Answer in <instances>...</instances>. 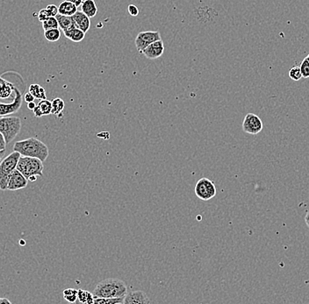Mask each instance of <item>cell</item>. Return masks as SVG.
Instances as JSON below:
<instances>
[{
  "instance_id": "6da1fadb",
  "label": "cell",
  "mask_w": 309,
  "mask_h": 304,
  "mask_svg": "<svg viewBox=\"0 0 309 304\" xmlns=\"http://www.w3.org/2000/svg\"><path fill=\"white\" fill-rule=\"evenodd\" d=\"M14 151L19 152L22 156L38 158L43 162L50 154L47 145L35 137L17 141L14 145Z\"/></svg>"
},
{
  "instance_id": "7a4b0ae2",
  "label": "cell",
  "mask_w": 309,
  "mask_h": 304,
  "mask_svg": "<svg viewBox=\"0 0 309 304\" xmlns=\"http://www.w3.org/2000/svg\"><path fill=\"white\" fill-rule=\"evenodd\" d=\"M127 294V287L125 282L116 278H109L99 282L93 291V295L104 298L125 297Z\"/></svg>"
},
{
  "instance_id": "3957f363",
  "label": "cell",
  "mask_w": 309,
  "mask_h": 304,
  "mask_svg": "<svg viewBox=\"0 0 309 304\" xmlns=\"http://www.w3.org/2000/svg\"><path fill=\"white\" fill-rule=\"evenodd\" d=\"M17 169L23 174L28 181L35 182L38 176L43 177V161L34 157L21 156L17 164Z\"/></svg>"
},
{
  "instance_id": "277c9868",
  "label": "cell",
  "mask_w": 309,
  "mask_h": 304,
  "mask_svg": "<svg viewBox=\"0 0 309 304\" xmlns=\"http://www.w3.org/2000/svg\"><path fill=\"white\" fill-rule=\"evenodd\" d=\"M20 156L21 155L19 152L14 151L0 161V190H6L10 175L17 169V164Z\"/></svg>"
},
{
  "instance_id": "5b68a950",
  "label": "cell",
  "mask_w": 309,
  "mask_h": 304,
  "mask_svg": "<svg viewBox=\"0 0 309 304\" xmlns=\"http://www.w3.org/2000/svg\"><path fill=\"white\" fill-rule=\"evenodd\" d=\"M21 130V119L18 117H0V133L4 135L6 144L14 140Z\"/></svg>"
},
{
  "instance_id": "8992f818",
  "label": "cell",
  "mask_w": 309,
  "mask_h": 304,
  "mask_svg": "<svg viewBox=\"0 0 309 304\" xmlns=\"http://www.w3.org/2000/svg\"><path fill=\"white\" fill-rule=\"evenodd\" d=\"M194 192L200 199L203 201H208L216 196V187L213 181L208 178H201L198 181L194 188Z\"/></svg>"
},
{
  "instance_id": "52a82bcc",
  "label": "cell",
  "mask_w": 309,
  "mask_h": 304,
  "mask_svg": "<svg viewBox=\"0 0 309 304\" xmlns=\"http://www.w3.org/2000/svg\"><path fill=\"white\" fill-rule=\"evenodd\" d=\"M161 40V34L158 31H144L139 33L135 38V44L139 53H143L148 46L157 40Z\"/></svg>"
},
{
  "instance_id": "ba28073f",
  "label": "cell",
  "mask_w": 309,
  "mask_h": 304,
  "mask_svg": "<svg viewBox=\"0 0 309 304\" xmlns=\"http://www.w3.org/2000/svg\"><path fill=\"white\" fill-rule=\"evenodd\" d=\"M242 130L249 135H258L263 130V122L257 115L248 113L242 122Z\"/></svg>"
},
{
  "instance_id": "9c48e42d",
  "label": "cell",
  "mask_w": 309,
  "mask_h": 304,
  "mask_svg": "<svg viewBox=\"0 0 309 304\" xmlns=\"http://www.w3.org/2000/svg\"><path fill=\"white\" fill-rule=\"evenodd\" d=\"M14 92H15V96L12 103H0V117L12 115L18 112V110L21 107L23 102L22 93L16 87H15Z\"/></svg>"
},
{
  "instance_id": "30bf717a",
  "label": "cell",
  "mask_w": 309,
  "mask_h": 304,
  "mask_svg": "<svg viewBox=\"0 0 309 304\" xmlns=\"http://www.w3.org/2000/svg\"><path fill=\"white\" fill-rule=\"evenodd\" d=\"M28 180L21 174L17 169L14 170L10 175L9 179L7 182V188L6 190L10 191H16L18 189L27 188Z\"/></svg>"
},
{
  "instance_id": "8fae6325",
  "label": "cell",
  "mask_w": 309,
  "mask_h": 304,
  "mask_svg": "<svg viewBox=\"0 0 309 304\" xmlns=\"http://www.w3.org/2000/svg\"><path fill=\"white\" fill-rule=\"evenodd\" d=\"M164 53V43L161 39L148 46L143 51L142 54H144L149 60H156L161 57Z\"/></svg>"
},
{
  "instance_id": "7c38bea8",
  "label": "cell",
  "mask_w": 309,
  "mask_h": 304,
  "mask_svg": "<svg viewBox=\"0 0 309 304\" xmlns=\"http://www.w3.org/2000/svg\"><path fill=\"white\" fill-rule=\"evenodd\" d=\"M124 304H150L147 294L142 290L131 291L124 297Z\"/></svg>"
},
{
  "instance_id": "4fadbf2b",
  "label": "cell",
  "mask_w": 309,
  "mask_h": 304,
  "mask_svg": "<svg viewBox=\"0 0 309 304\" xmlns=\"http://www.w3.org/2000/svg\"><path fill=\"white\" fill-rule=\"evenodd\" d=\"M72 18L74 19L76 27L85 33L89 31L91 27V18L84 14L82 11H77L76 14L72 16Z\"/></svg>"
},
{
  "instance_id": "5bb4252c",
  "label": "cell",
  "mask_w": 309,
  "mask_h": 304,
  "mask_svg": "<svg viewBox=\"0 0 309 304\" xmlns=\"http://www.w3.org/2000/svg\"><path fill=\"white\" fill-rule=\"evenodd\" d=\"M64 35L69 40H72L73 42H80L85 39V33L82 31L76 26L69 28L68 30L63 31Z\"/></svg>"
},
{
  "instance_id": "9a60e30c",
  "label": "cell",
  "mask_w": 309,
  "mask_h": 304,
  "mask_svg": "<svg viewBox=\"0 0 309 304\" xmlns=\"http://www.w3.org/2000/svg\"><path fill=\"white\" fill-rule=\"evenodd\" d=\"M15 85L7 81H3L0 83V99H8L14 97Z\"/></svg>"
},
{
  "instance_id": "2e32d148",
  "label": "cell",
  "mask_w": 309,
  "mask_h": 304,
  "mask_svg": "<svg viewBox=\"0 0 309 304\" xmlns=\"http://www.w3.org/2000/svg\"><path fill=\"white\" fill-rule=\"evenodd\" d=\"M81 11L91 18L98 14V7L94 0H85L81 5Z\"/></svg>"
},
{
  "instance_id": "e0dca14e",
  "label": "cell",
  "mask_w": 309,
  "mask_h": 304,
  "mask_svg": "<svg viewBox=\"0 0 309 304\" xmlns=\"http://www.w3.org/2000/svg\"><path fill=\"white\" fill-rule=\"evenodd\" d=\"M55 18L58 21L59 28L62 31H65V30H68L69 28L76 26L72 16H65L63 14H58L55 16Z\"/></svg>"
},
{
  "instance_id": "ac0fdd59",
  "label": "cell",
  "mask_w": 309,
  "mask_h": 304,
  "mask_svg": "<svg viewBox=\"0 0 309 304\" xmlns=\"http://www.w3.org/2000/svg\"><path fill=\"white\" fill-rule=\"evenodd\" d=\"M77 12V7L74 4L64 0L58 6V13L65 16H73Z\"/></svg>"
},
{
  "instance_id": "d6986e66",
  "label": "cell",
  "mask_w": 309,
  "mask_h": 304,
  "mask_svg": "<svg viewBox=\"0 0 309 304\" xmlns=\"http://www.w3.org/2000/svg\"><path fill=\"white\" fill-rule=\"evenodd\" d=\"M29 92L35 96L36 99L43 100L47 99L46 96V90L43 87H41L39 84H31L29 86Z\"/></svg>"
},
{
  "instance_id": "ffe728a7",
  "label": "cell",
  "mask_w": 309,
  "mask_h": 304,
  "mask_svg": "<svg viewBox=\"0 0 309 304\" xmlns=\"http://www.w3.org/2000/svg\"><path fill=\"white\" fill-rule=\"evenodd\" d=\"M51 102H52V114L58 117L62 116V113L65 107V103L63 99L56 98L53 99Z\"/></svg>"
},
{
  "instance_id": "44dd1931",
  "label": "cell",
  "mask_w": 309,
  "mask_h": 304,
  "mask_svg": "<svg viewBox=\"0 0 309 304\" xmlns=\"http://www.w3.org/2000/svg\"><path fill=\"white\" fill-rule=\"evenodd\" d=\"M44 37L47 40L50 42H55L60 40L61 38V29L60 28H54L44 31Z\"/></svg>"
},
{
  "instance_id": "7402d4cb",
  "label": "cell",
  "mask_w": 309,
  "mask_h": 304,
  "mask_svg": "<svg viewBox=\"0 0 309 304\" xmlns=\"http://www.w3.org/2000/svg\"><path fill=\"white\" fill-rule=\"evenodd\" d=\"M37 106L40 109L43 116H48L52 114V102L49 101L48 99L40 100L39 103L37 104Z\"/></svg>"
},
{
  "instance_id": "603a6c76",
  "label": "cell",
  "mask_w": 309,
  "mask_h": 304,
  "mask_svg": "<svg viewBox=\"0 0 309 304\" xmlns=\"http://www.w3.org/2000/svg\"><path fill=\"white\" fill-rule=\"evenodd\" d=\"M123 302H124V297L104 298V297H98L95 295L94 304H122Z\"/></svg>"
},
{
  "instance_id": "cb8c5ba5",
  "label": "cell",
  "mask_w": 309,
  "mask_h": 304,
  "mask_svg": "<svg viewBox=\"0 0 309 304\" xmlns=\"http://www.w3.org/2000/svg\"><path fill=\"white\" fill-rule=\"evenodd\" d=\"M77 289L75 288H67L63 290V298L70 304L76 303L77 300Z\"/></svg>"
},
{
  "instance_id": "d4e9b609",
  "label": "cell",
  "mask_w": 309,
  "mask_h": 304,
  "mask_svg": "<svg viewBox=\"0 0 309 304\" xmlns=\"http://www.w3.org/2000/svg\"><path fill=\"white\" fill-rule=\"evenodd\" d=\"M41 23H42V28L44 31L54 29V28H59L58 21L55 17H50Z\"/></svg>"
},
{
  "instance_id": "484cf974",
  "label": "cell",
  "mask_w": 309,
  "mask_h": 304,
  "mask_svg": "<svg viewBox=\"0 0 309 304\" xmlns=\"http://www.w3.org/2000/svg\"><path fill=\"white\" fill-rule=\"evenodd\" d=\"M288 76L291 78V80L295 81V82L301 80V78H303L300 66H293V67L291 68V69L288 72Z\"/></svg>"
},
{
  "instance_id": "4316f807",
  "label": "cell",
  "mask_w": 309,
  "mask_h": 304,
  "mask_svg": "<svg viewBox=\"0 0 309 304\" xmlns=\"http://www.w3.org/2000/svg\"><path fill=\"white\" fill-rule=\"evenodd\" d=\"M300 70L303 78H309V60L308 57L302 61L300 65Z\"/></svg>"
},
{
  "instance_id": "83f0119b",
  "label": "cell",
  "mask_w": 309,
  "mask_h": 304,
  "mask_svg": "<svg viewBox=\"0 0 309 304\" xmlns=\"http://www.w3.org/2000/svg\"><path fill=\"white\" fill-rule=\"evenodd\" d=\"M88 294H89L88 291L78 289V291H77V299L80 302L81 304H86L87 303Z\"/></svg>"
},
{
  "instance_id": "f1b7e54d",
  "label": "cell",
  "mask_w": 309,
  "mask_h": 304,
  "mask_svg": "<svg viewBox=\"0 0 309 304\" xmlns=\"http://www.w3.org/2000/svg\"><path fill=\"white\" fill-rule=\"evenodd\" d=\"M37 17H38V19H39V21L40 22H43L44 20H46L47 18H50V14H49V12H48V10L46 9H41L40 12L38 13V15H37Z\"/></svg>"
},
{
  "instance_id": "f546056e",
  "label": "cell",
  "mask_w": 309,
  "mask_h": 304,
  "mask_svg": "<svg viewBox=\"0 0 309 304\" xmlns=\"http://www.w3.org/2000/svg\"><path fill=\"white\" fill-rule=\"evenodd\" d=\"M46 9L48 10L50 17H55L58 13V7L55 5H49Z\"/></svg>"
},
{
  "instance_id": "4dcf8cb0",
  "label": "cell",
  "mask_w": 309,
  "mask_h": 304,
  "mask_svg": "<svg viewBox=\"0 0 309 304\" xmlns=\"http://www.w3.org/2000/svg\"><path fill=\"white\" fill-rule=\"evenodd\" d=\"M127 11H128V14H129L131 16H133V17H136V16H138V14H139L140 13L138 7H137V6H135V5H128V7H127Z\"/></svg>"
},
{
  "instance_id": "1f68e13d",
  "label": "cell",
  "mask_w": 309,
  "mask_h": 304,
  "mask_svg": "<svg viewBox=\"0 0 309 304\" xmlns=\"http://www.w3.org/2000/svg\"><path fill=\"white\" fill-rule=\"evenodd\" d=\"M35 99H36L35 96L32 94V93H30L29 91H28L27 93H26V94L24 95V101H25V102H27V103L34 102V101H35Z\"/></svg>"
},
{
  "instance_id": "d6a6232c",
  "label": "cell",
  "mask_w": 309,
  "mask_h": 304,
  "mask_svg": "<svg viewBox=\"0 0 309 304\" xmlns=\"http://www.w3.org/2000/svg\"><path fill=\"white\" fill-rule=\"evenodd\" d=\"M6 145H7V144L5 142L4 135H2V134L0 133V151H1V150H5Z\"/></svg>"
},
{
  "instance_id": "836d02e7",
  "label": "cell",
  "mask_w": 309,
  "mask_h": 304,
  "mask_svg": "<svg viewBox=\"0 0 309 304\" xmlns=\"http://www.w3.org/2000/svg\"><path fill=\"white\" fill-rule=\"evenodd\" d=\"M95 295H93V293H90L88 294V297H87V304H94Z\"/></svg>"
},
{
  "instance_id": "e575fe53",
  "label": "cell",
  "mask_w": 309,
  "mask_h": 304,
  "mask_svg": "<svg viewBox=\"0 0 309 304\" xmlns=\"http://www.w3.org/2000/svg\"><path fill=\"white\" fill-rule=\"evenodd\" d=\"M66 1H69V2H71L72 4H74V5H76V7L81 6L82 3L84 2V0H66Z\"/></svg>"
},
{
  "instance_id": "d590c367",
  "label": "cell",
  "mask_w": 309,
  "mask_h": 304,
  "mask_svg": "<svg viewBox=\"0 0 309 304\" xmlns=\"http://www.w3.org/2000/svg\"><path fill=\"white\" fill-rule=\"evenodd\" d=\"M37 106V104L35 103V101L34 102H30V103H27V108L29 109V110H31V111H34V109Z\"/></svg>"
},
{
  "instance_id": "8d00e7d4",
  "label": "cell",
  "mask_w": 309,
  "mask_h": 304,
  "mask_svg": "<svg viewBox=\"0 0 309 304\" xmlns=\"http://www.w3.org/2000/svg\"><path fill=\"white\" fill-rule=\"evenodd\" d=\"M12 304V302L8 299H6V298H1V297H0V304Z\"/></svg>"
},
{
  "instance_id": "74e56055",
  "label": "cell",
  "mask_w": 309,
  "mask_h": 304,
  "mask_svg": "<svg viewBox=\"0 0 309 304\" xmlns=\"http://www.w3.org/2000/svg\"><path fill=\"white\" fill-rule=\"evenodd\" d=\"M305 222H306V224L308 225V227L309 228V211H308V213L305 217Z\"/></svg>"
},
{
  "instance_id": "f35d334b",
  "label": "cell",
  "mask_w": 309,
  "mask_h": 304,
  "mask_svg": "<svg viewBox=\"0 0 309 304\" xmlns=\"http://www.w3.org/2000/svg\"><path fill=\"white\" fill-rule=\"evenodd\" d=\"M5 154V150H1L0 151V161H2L4 159Z\"/></svg>"
},
{
  "instance_id": "ab89813d",
  "label": "cell",
  "mask_w": 309,
  "mask_h": 304,
  "mask_svg": "<svg viewBox=\"0 0 309 304\" xmlns=\"http://www.w3.org/2000/svg\"><path fill=\"white\" fill-rule=\"evenodd\" d=\"M3 81H5V79H3V78H2V77H1V76H0V83H2V82H3Z\"/></svg>"
},
{
  "instance_id": "60d3db41",
  "label": "cell",
  "mask_w": 309,
  "mask_h": 304,
  "mask_svg": "<svg viewBox=\"0 0 309 304\" xmlns=\"http://www.w3.org/2000/svg\"><path fill=\"white\" fill-rule=\"evenodd\" d=\"M307 57H308V58H309V55H308V56H307Z\"/></svg>"
}]
</instances>
